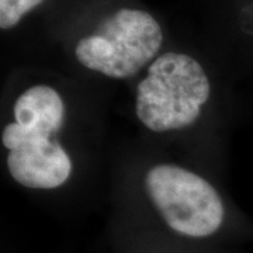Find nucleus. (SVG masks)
<instances>
[{
  "mask_svg": "<svg viewBox=\"0 0 253 253\" xmlns=\"http://www.w3.org/2000/svg\"><path fill=\"white\" fill-rule=\"evenodd\" d=\"M210 97V81L196 59L184 54L156 58L138 84L136 116L155 132L193 124Z\"/></svg>",
  "mask_w": 253,
  "mask_h": 253,
  "instance_id": "f257e3e1",
  "label": "nucleus"
},
{
  "mask_svg": "<svg viewBox=\"0 0 253 253\" xmlns=\"http://www.w3.org/2000/svg\"><path fill=\"white\" fill-rule=\"evenodd\" d=\"M162 41V28L149 13L121 9L104 20L97 33L82 38L75 54L90 71L126 79L158 54Z\"/></svg>",
  "mask_w": 253,
  "mask_h": 253,
  "instance_id": "f03ea898",
  "label": "nucleus"
},
{
  "mask_svg": "<svg viewBox=\"0 0 253 253\" xmlns=\"http://www.w3.org/2000/svg\"><path fill=\"white\" fill-rule=\"evenodd\" d=\"M145 186L166 224L181 235L204 238L222 224L224 206L217 190L196 173L158 165L148 172Z\"/></svg>",
  "mask_w": 253,
  "mask_h": 253,
  "instance_id": "7ed1b4c3",
  "label": "nucleus"
},
{
  "mask_svg": "<svg viewBox=\"0 0 253 253\" xmlns=\"http://www.w3.org/2000/svg\"><path fill=\"white\" fill-rule=\"evenodd\" d=\"M1 142L9 149L7 168L11 177L28 189H55L72 172V162L51 136L30 135L16 123L3 129Z\"/></svg>",
  "mask_w": 253,
  "mask_h": 253,
  "instance_id": "20e7f679",
  "label": "nucleus"
},
{
  "mask_svg": "<svg viewBox=\"0 0 253 253\" xmlns=\"http://www.w3.org/2000/svg\"><path fill=\"white\" fill-rule=\"evenodd\" d=\"M65 106L58 91L44 84L30 87L14 103V118L24 132L52 136L62 126Z\"/></svg>",
  "mask_w": 253,
  "mask_h": 253,
  "instance_id": "39448f33",
  "label": "nucleus"
},
{
  "mask_svg": "<svg viewBox=\"0 0 253 253\" xmlns=\"http://www.w3.org/2000/svg\"><path fill=\"white\" fill-rule=\"evenodd\" d=\"M42 0H0V27L1 30L17 26L28 11L36 9Z\"/></svg>",
  "mask_w": 253,
  "mask_h": 253,
  "instance_id": "423d86ee",
  "label": "nucleus"
}]
</instances>
